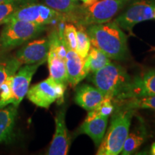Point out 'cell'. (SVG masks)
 I'll list each match as a JSON object with an SVG mask.
<instances>
[{"mask_svg":"<svg viewBox=\"0 0 155 155\" xmlns=\"http://www.w3.org/2000/svg\"><path fill=\"white\" fill-rule=\"evenodd\" d=\"M86 30L91 45L110 59L121 61L127 58V36L114 21L90 25Z\"/></svg>","mask_w":155,"mask_h":155,"instance_id":"cell-1","label":"cell"},{"mask_svg":"<svg viewBox=\"0 0 155 155\" xmlns=\"http://www.w3.org/2000/svg\"><path fill=\"white\" fill-rule=\"evenodd\" d=\"M134 110L118 108L112 116L111 125L97 151V155H118L129 133Z\"/></svg>","mask_w":155,"mask_h":155,"instance_id":"cell-2","label":"cell"},{"mask_svg":"<svg viewBox=\"0 0 155 155\" xmlns=\"http://www.w3.org/2000/svg\"><path fill=\"white\" fill-rule=\"evenodd\" d=\"M130 0H98L91 5H80L75 17V26L87 28L111 21Z\"/></svg>","mask_w":155,"mask_h":155,"instance_id":"cell-3","label":"cell"},{"mask_svg":"<svg viewBox=\"0 0 155 155\" xmlns=\"http://www.w3.org/2000/svg\"><path fill=\"white\" fill-rule=\"evenodd\" d=\"M46 30V25L23 20H12L5 23L0 34V54L26 43Z\"/></svg>","mask_w":155,"mask_h":155,"instance_id":"cell-4","label":"cell"},{"mask_svg":"<svg viewBox=\"0 0 155 155\" xmlns=\"http://www.w3.org/2000/svg\"><path fill=\"white\" fill-rule=\"evenodd\" d=\"M131 80L124 68L110 63L96 72L92 73L89 81L103 93L105 98L114 100Z\"/></svg>","mask_w":155,"mask_h":155,"instance_id":"cell-5","label":"cell"},{"mask_svg":"<svg viewBox=\"0 0 155 155\" xmlns=\"http://www.w3.org/2000/svg\"><path fill=\"white\" fill-rule=\"evenodd\" d=\"M12 20H23L46 26L58 25L61 22H68V19L65 15L37 1L22 6L11 15L4 24Z\"/></svg>","mask_w":155,"mask_h":155,"instance_id":"cell-6","label":"cell"},{"mask_svg":"<svg viewBox=\"0 0 155 155\" xmlns=\"http://www.w3.org/2000/svg\"><path fill=\"white\" fill-rule=\"evenodd\" d=\"M65 90L66 85L49 77L30 87L26 96L35 106L48 108L53 103L61 104L63 102Z\"/></svg>","mask_w":155,"mask_h":155,"instance_id":"cell-7","label":"cell"},{"mask_svg":"<svg viewBox=\"0 0 155 155\" xmlns=\"http://www.w3.org/2000/svg\"><path fill=\"white\" fill-rule=\"evenodd\" d=\"M151 19H155V0H141L131 4L114 21L121 29L133 35L136 25Z\"/></svg>","mask_w":155,"mask_h":155,"instance_id":"cell-8","label":"cell"},{"mask_svg":"<svg viewBox=\"0 0 155 155\" xmlns=\"http://www.w3.org/2000/svg\"><path fill=\"white\" fill-rule=\"evenodd\" d=\"M155 95V69H151L145 73L131 78L126 84L114 102L143 98Z\"/></svg>","mask_w":155,"mask_h":155,"instance_id":"cell-9","label":"cell"},{"mask_svg":"<svg viewBox=\"0 0 155 155\" xmlns=\"http://www.w3.org/2000/svg\"><path fill=\"white\" fill-rule=\"evenodd\" d=\"M50 50L49 38L37 39L32 41L27 42L17 52L15 56L22 65L45 63Z\"/></svg>","mask_w":155,"mask_h":155,"instance_id":"cell-10","label":"cell"},{"mask_svg":"<svg viewBox=\"0 0 155 155\" xmlns=\"http://www.w3.org/2000/svg\"><path fill=\"white\" fill-rule=\"evenodd\" d=\"M43 63L28 64L19 68L17 73L12 76V94L13 106H18L27 95L32 77L40 65Z\"/></svg>","mask_w":155,"mask_h":155,"instance_id":"cell-11","label":"cell"},{"mask_svg":"<svg viewBox=\"0 0 155 155\" xmlns=\"http://www.w3.org/2000/svg\"><path fill=\"white\" fill-rule=\"evenodd\" d=\"M55 131L47 154L48 155H66L71 145V137L65 124V108L57 112L55 117Z\"/></svg>","mask_w":155,"mask_h":155,"instance_id":"cell-12","label":"cell"},{"mask_svg":"<svg viewBox=\"0 0 155 155\" xmlns=\"http://www.w3.org/2000/svg\"><path fill=\"white\" fill-rule=\"evenodd\" d=\"M108 117L98 115L94 110L88 111L86 119L77 129L76 134H86L90 137L96 147H98L105 135Z\"/></svg>","mask_w":155,"mask_h":155,"instance_id":"cell-13","label":"cell"},{"mask_svg":"<svg viewBox=\"0 0 155 155\" xmlns=\"http://www.w3.org/2000/svg\"><path fill=\"white\" fill-rule=\"evenodd\" d=\"M68 82L72 87L76 86L88 74L85 69V59L81 57L75 50L68 48L66 58Z\"/></svg>","mask_w":155,"mask_h":155,"instance_id":"cell-14","label":"cell"},{"mask_svg":"<svg viewBox=\"0 0 155 155\" xmlns=\"http://www.w3.org/2000/svg\"><path fill=\"white\" fill-rule=\"evenodd\" d=\"M105 98L103 93L96 87L83 84L76 89L75 102L87 111L94 110Z\"/></svg>","mask_w":155,"mask_h":155,"instance_id":"cell-15","label":"cell"},{"mask_svg":"<svg viewBox=\"0 0 155 155\" xmlns=\"http://www.w3.org/2000/svg\"><path fill=\"white\" fill-rule=\"evenodd\" d=\"M47 61L50 77L58 82L67 86L68 82L67 69L65 58L58 55L55 50L50 48Z\"/></svg>","mask_w":155,"mask_h":155,"instance_id":"cell-16","label":"cell"},{"mask_svg":"<svg viewBox=\"0 0 155 155\" xmlns=\"http://www.w3.org/2000/svg\"><path fill=\"white\" fill-rule=\"evenodd\" d=\"M17 115V107L7 106L0 109V144L11 138Z\"/></svg>","mask_w":155,"mask_h":155,"instance_id":"cell-17","label":"cell"},{"mask_svg":"<svg viewBox=\"0 0 155 155\" xmlns=\"http://www.w3.org/2000/svg\"><path fill=\"white\" fill-rule=\"evenodd\" d=\"M44 5L65 15L68 22L74 23L80 4L76 0H42Z\"/></svg>","mask_w":155,"mask_h":155,"instance_id":"cell-18","label":"cell"},{"mask_svg":"<svg viewBox=\"0 0 155 155\" xmlns=\"http://www.w3.org/2000/svg\"><path fill=\"white\" fill-rule=\"evenodd\" d=\"M111 62V59L102 51L92 46L89 50L88 55L85 58V69L88 73H94Z\"/></svg>","mask_w":155,"mask_h":155,"instance_id":"cell-19","label":"cell"},{"mask_svg":"<svg viewBox=\"0 0 155 155\" xmlns=\"http://www.w3.org/2000/svg\"><path fill=\"white\" fill-rule=\"evenodd\" d=\"M5 54H0V89L5 81L15 75L22 65L15 56H8Z\"/></svg>","mask_w":155,"mask_h":155,"instance_id":"cell-20","label":"cell"},{"mask_svg":"<svg viewBox=\"0 0 155 155\" xmlns=\"http://www.w3.org/2000/svg\"><path fill=\"white\" fill-rule=\"evenodd\" d=\"M145 141V134L140 129H135L129 133L124 144L121 154L129 155L135 152Z\"/></svg>","mask_w":155,"mask_h":155,"instance_id":"cell-21","label":"cell"},{"mask_svg":"<svg viewBox=\"0 0 155 155\" xmlns=\"http://www.w3.org/2000/svg\"><path fill=\"white\" fill-rule=\"evenodd\" d=\"M37 0H5L0 3V25H2L17 9Z\"/></svg>","mask_w":155,"mask_h":155,"instance_id":"cell-22","label":"cell"},{"mask_svg":"<svg viewBox=\"0 0 155 155\" xmlns=\"http://www.w3.org/2000/svg\"><path fill=\"white\" fill-rule=\"evenodd\" d=\"M120 106L119 108L124 109H154L155 110V95L151 96L143 97L138 98H131V99L124 100L119 101Z\"/></svg>","mask_w":155,"mask_h":155,"instance_id":"cell-23","label":"cell"},{"mask_svg":"<svg viewBox=\"0 0 155 155\" xmlns=\"http://www.w3.org/2000/svg\"><path fill=\"white\" fill-rule=\"evenodd\" d=\"M77 28V46L75 52L81 57L86 58L91 47L90 38H89L86 28L83 26H76Z\"/></svg>","mask_w":155,"mask_h":155,"instance_id":"cell-24","label":"cell"},{"mask_svg":"<svg viewBox=\"0 0 155 155\" xmlns=\"http://www.w3.org/2000/svg\"><path fill=\"white\" fill-rule=\"evenodd\" d=\"M63 36L68 48L75 51L77 46L76 26L71 22H65L63 29Z\"/></svg>","mask_w":155,"mask_h":155,"instance_id":"cell-25","label":"cell"},{"mask_svg":"<svg viewBox=\"0 0 155 155\" xmlns=\"http://www.w3.org/2000/svg\"><path fill=\"white\" fill-rule=\"evenodd\" d=\"M94 111L98 115L109 117V116L114 111L113 100L105 98L99 105L94 109Z\"/></svg>","mask_w":155,"mask_h":155,"instance_id":"cell-26","label":"cell"},{"mask_svg":"<svg viewBox=\"0 0 155 155\" xmlns=\"http://www.w3.org/2000/svg\"><path fill=\"white\" fill-rule=\"evenodd\" d=\"M76 1H82L84 5H91L94 2H96L98 0H76Z\"/></svg>","mask_w":155,"mask_h":155,"instance_id":"cell-27","label":"cell"},{"mask_svg":"<svg viewBox=\"0 0 155 155\" xmlns=\"http://www.w3.org/2000/svg\"><path fill=\"white\" fill-rule=\"evenodd\" d=\"M151 154L155 155V142L153 143L151 147Z\"/></svg>","mask_w":155,"mask_h":155,"instance_id":"cell-28","label":"cell"},{"mask_svg":"<svg viewBox=\"0 0 155 155\" xmlns=\"http://www.w3.org/2000/svg\"><path fill=\"white\" fill-rule=\"evenodd\" d=\"M3 1H5V0H0V3H1V2H2Z\"/></svg>","mask_w":155,"mask_h":155,"instance_id":"cell-29","label":"cell"},{"mask_svg":"<svg viewBox=\"0 0 155 155\" xmlns=\"http://www.w3.org/2000/svg\"><path fill=\"white\" fill-rule=\"evenodd\" d=\"M153 50H154V51H155V48H153Z\"/></svg>","mask_w":155,"mask_h":155,"instance_id":"cell-30","label":"cell"}]
</instances>
